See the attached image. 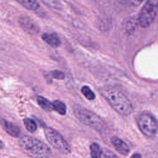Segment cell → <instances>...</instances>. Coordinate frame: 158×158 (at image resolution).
<instances>
[{"label":"cell","mask_w":158,"mask_h":158,"mask_svg":"<svg viewBox=\"0 0 158 158\" xmlns=\"http://www.w3.org/2000/svg\"><path fill=\"white\" fill-rule=\"evenodd\" d=\"M90 154L92 157L99 158L102 156V150L98 144L94 143L90 146Z\"/></svg>","instance_id":"cell-15"},{"label":"cell","mask_w":158,"mask_h":158,"mask_svg":"<svg viewBox=\"0 0 158 158\" xmlns=\"http://www.w3.org/2000/svg\"><path fill=\"white\" fill-rule=\"evenodd\" d=\"M138 127L141 133L148 138H153L157 131V122L153 115L143 113L136 118Z\"/></svg>","instance_id":"cell-5"},{"label":"cell","mask_w":158,"mask_h":158,"mask_svg":"<svg viewBox=\"0 0 158 158\" xmlns=\"http://www.w3.org/2000/svg\"><path fill=\"white\" fill-rule=\"evenodd\" d=\"M47 6L55 9H61L62 7V4L59 0H41Z\"/></svg>","instance_id":"cell-17"},{"label":"cell","mask_w":158,"mask_h":158,"mask_svg":"<svg viewBox=\"0 0 158 158\" xmlns=\"http://www.w3.org/2000/svg\"><path fill=\"white\" fill-rule=\"evenodd\" d=\"M144 0H124V2H127L128 4L132 6H139Z\"/></svg>","instance_id":"cell-20"},{"label":"cell","mask_w":158,"mask_h":158,"mask_svg":"<svg viewBox=\"0 0 158 158\" xmlns=\"http://www.w3.org/2000/svg\"><path fill=\"white\" fill-rule=\"evenodd\" d=\"M136 26V22L133 19H127L123 22L122 28L124 33L130 35L133 32Z\"/></svg>","instance_id":"cell-11"},{"label":"cell","mask_w":158,"mask_h":158,"mask_svg":"<svg viewBox=\"0 0 158 158\" xmlns=\"http://www.w3.org/2000/svg\"><path fill=\"white\" fill-rule=\"evenodd\" d=\"M44 132L47 141L54 148L63 154L70 152V146L58 131L51 127H46Z\"/></svg>","instance_id":"cell-6"},{"label":"cell","mask_w":158,"mask_h":158,"mask_svg":"<svg viewBox=\"0 0 158 158\" xmlns=\"http://www.w3.org/2000/svg\"><path fill=\"white\" fill-rule=\"evenodd\" d=\"M19 22L21 27L27 33L31 35H36L38 33L40 28L36 23L29 17L21 16L19 18Z\"/></svg>","instance_id":"cell-7"},{"label":"cell","mask_w":158,"mask_h":158,"mask_svg":"<svg viewBox=\"0 0 158 158\" xmlns=\"http://www.w3.org/2000/svg\"><path fill=\"white\" fill-rule=\"evenodd\" d=\"M99 91L119 114L128 116L132 113L133 110L132 103L118 89L110 86H104L101 87Z\"/></svg>","instance_id":"cell-1"},{"label":"cell","mask_w":158,"mask_h":158,"mask_svg":"<svg viewBox=\"0 0 158 158\" xmlns=\"http://www.w3.org/2000/svg\"><path fill=\"white\" fill-rule=\"evenodd\" d=\"M111 143L115 150L122 155L127 156L130 152V148L125 142L120 138L114 136L111 138Z\"/></svg>","instance_id":"cell-8"},{"label":"cell","mask_w":158,"mask_h":158,"mask_svg":"<svg viewBox=\"0 0 158 158\" xmlns=\"http://www.w3.org/2000/svg\"><path fill=\"white\" fill-rule=\"evenodd\" d=\"M23 123H24V125H25L26 129L31 133L35 131L37 129L36 123L31 118H24Z\"/></svg>","instance_id":"cell-16"},{"label":"cell","mask_w":158,"mask_h":158,"mask_svg":"<svg viewBox=\"0 0 158 158\" xmlns=\"http://www.w3.org/2000/svg\"><path fill=\"white\" fill-rule=\"evenodd\" d=\"M51 74L53 78L57 80H63L65 77L64 73L60 70H54L51 72Z\"/></svg>","instance_id":"cell-19"},{"label":"cell","mask_w":158,"mask_h":158,"mask_svg":"<svg viewBox=\"0 0 158 158\" xmlns=\"http://www.w3.org/2000/svg\"><path fill=\"white\" fill-rule=\"evenodd\" d=\"M73 110L75 116L83 123L98 131L103 129L104 120L96 114L80 105H74Z\"/></svg>","instance_id":"cell-3"},{"label":"cell","mask_w":158,"mask_h":158,"mask_svg":"<svg viewBox=\"0 0 158 158\" xmlns=\"http://www.w3.org/2000/svg\"><path fill=\"white\" fill-rule=\"evenodd\" d=\"M157 14V0H147L139 13L138 22L143 28L148 27Z\"/></svg>","instance_id":"cell-4"},{"label":"cell","mask_w":158,"mask_h":158,"mask_svg":"<svg viewBox=\"0 0 158 158\" xmlns=\"http://www.w3.org/2000/svg\"><path fill=\"white\" fill-rule=\"evenodd\" d=\"M25 8L30 10H35L40 7V4L37 0H15Z\"/></svg>","instance_id":"cell-12"},{"label":"cell","mask_w":158,"mask_h":158,"mask_svg":"<svg viewBox=\"0 0 158 158\" xmlns=\"http://www.w3.org/2000/svg\"><path fill=\"white\" fill-rule=\"evenodd\" d=\"M81 91L83 96L89 100H93L95 98V94L93 92V91L87 86H83L81 89Z\"/></svg>","instance_id":"cell-18"},{"label":"cell","mask_w":158,"mask_h":158,"mask_svg":"<svg viewBox=\"0 0 158 158\" xmlns=\"http://www.w3.org/2000/svg\"><path fill=\"white\" fill-rule=\"evenodd\" d=\"M4 128L6 131L12 136L17 137L20 134V128L19 127L12 122L4 121Z\"/></svg>","instance_id":"cell-10"},{"label":"cell","mask_w":158,"mask_h":158,"mask_svg":"<svg viewBox=\"0 0 158 158\" xmlns=\"http://www.w3.org/2000/svg\"><path fill=\"white\" fill-rule=\"evenodd\" d=\"M19 145L22 150L30 157H48L52 155V151L47 144L28 135H24L20 138Z\"/></svg>","instance_id":"cell-2"},{"label":"cell","mask_w":158,"mask_h":158,"mask_svg":"<svg viewBox=\"0 0 158 158\" xmlns=\"http://www.w3.org/2000/svg\"><path fill=\"white\" fill-rule=\"evenodd\" d=\"M42 39L52 48H57L60 45V40L56 33H45L43 34Z\"/></svg>","instance_id":"cell-9"},{"label":"cell","mask_w":158,"mask_h":158,"mask_svg":"<svg viewBox=\"0 0 158 158\" xmlns=\"http://www.w3.org/2000/svg\"><path fill=\"white\" fill-rule=\"evenodd\" d=\"M52 103L53 110H56L60 115H64L66 113V106L64 102L59 100H56Z\"/></svg>","instance_id":"cell-14"},{"label":"cell","mask_w":158,"mask_h":158,"mask_svg":"<svg viewBox=\"0 0 158 158\" xmlns=\"http://www.w3.org/2000/svg\"><path fill=\"white\" fill-rule=\"evenodd\" d=\"M131 157H141V156L139 155V154H135V155H133Z\"/></svg>","instance_id":"cell-21"},{"label":"cell","mask_w":158,"mask_h":158,"mask_svg":"<svg viewBox=\"0 0 158 158\" xmlns=\"http://www.w3.org/2000/svg\"><path fill=\"white\" fill-rule=\"evenodd\" d=\"M37 102L38 105L44 110L46 111H52L53 110L52 103L49 102L47 99L42 97L38 96L37 97Z\"/></svg>","instance_id":"cell-13"}]
</instances>
